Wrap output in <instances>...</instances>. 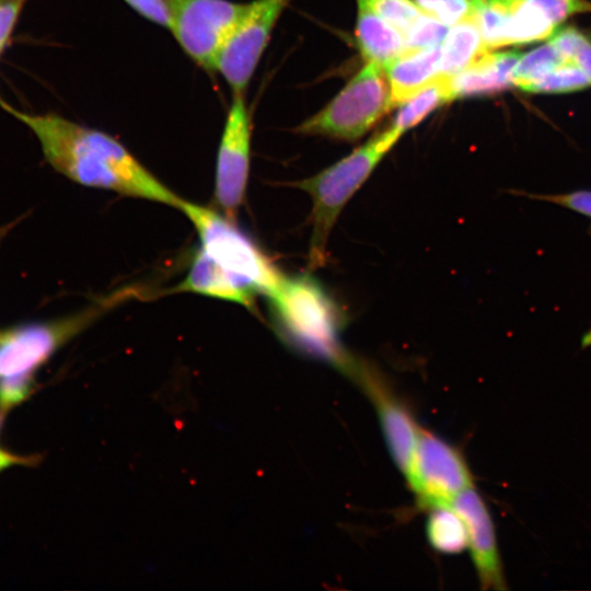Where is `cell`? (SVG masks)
I'll return each instance as SVG.
<instances>
[{"label":"cell","mask_w":591,"mask_h":591,"mask_svg":"<svg viewBox=\"0 0 591 591\" xmlns=\"http://www.w3.org/2000/svg\"><path fill=\"white\" fill-rule=\"evenodd\" d=\"M178 209L195 227L200 251L243 287L267 297L277 289L285 276L232 219L184 199Z\"/></svg>","instance_id":"5"},{"label":"cell","mask_w":591,"mask_h":591,"mask_svg":"<svg viewBox=\"0 0 591 591\" xmlns=\"http://www.w3.org/2000/svg\"><path fill=\"white\" fill-rule=\"evenodd\" d=\"M591 85L589 77L575 63L568 61L551 72L531 81L523 91L533 93H569Z\"/></svg>","instance_id":"22"},{"label":"cell","mask_w":591,"mask_h":591,"mask_svg":"<svg viewBox=\"0 0 591 591\" xmlns=\"http://www.w3.org/2000/svg\"><path fill=\"white\" fill-rule=\"evenodd\" d=\"M354 379L371 401L392 460L405 476L414 454L420 426L407 405L369 366L361 363Z\"/></svg>","instance_id":"11"},{"label":"cell","mask_w":591,"mask_h":591,"mask_svg":"<svg viewBox=\"0 0 591 591\" xmlns=\"http://www.w3.org/2000/svg\"><path fill=\"white\" fill-rule=\"evenodd\" d=\"M522 54L488 50L463 71L451 77L454 99L500 92L512 83V72Z\"/></svg>","instance_id":"13"},{"label":"cell","mask_w":591,"mask_h":591,"mask_svg":"<svg viewBox=\"0 0 591 591\" xmlns=\"http://www.w3.org/2000/svg\"><path fill=\"white\" fill-rule=\"evenodd\" d=\"M551 42L591 80V42L583 34L575 28H566L555 34Z\"/></svg>","instance_id":"24"},{"label":"cell","mask_w":591,"mask_h":591,"mask_svg":"<svg viewBox=\"0 0 591 591\" xmlns=\"http://www.w3.org/2000/svg\"><path fill=\"white\" fill-rule=\"evenodd\" d=\"M176 291L194 292L235 302L250 310L255 306L256 294L243 287L200 250Z\"/></svg>","instance_id":"15"},{"label":"cell","mask_w":591,"mask_h":591,"mask_svg":"<svg viewBox=\"0 0 591 591\" xmlns=\"http://www.w3.org/2000/svg\"><path fill=\"white\" fill-rule=\"evenodd\" d=\"M15 222H10L3 225H0V244L2 240L5 237V235L11 231V229L14 227Z\"/></svg>","instance_id":"31"},{"label":"cell","mask_w":591,"mask_h":591,"mask_svg":"<svg viewBox=\"0 0 591 591\" xmlns=\"http://www.w3.org/2000/svg\"><path fill=\"white\" fill-rule=\"evenodd\" d=\"M537 200L552 202L591 218V192L576 190L564 194H528Z\"/></svg>","instance_id":"28"},{"label":"cell","mask_w":591,"mask_h":591,"mask_svg":"<svg viewBox=\"0 0 591 591\" xmlns=\"http://www.w3.org/2000/svg\"><path fill=\"white\" fill-rule=\"evenodd\" d=\"M403 35L424 13L413 0H362Z\"/></svg>","instance_id":"23"},{"label":"cell","mask_w":591,"mask_h":591,"mask_svg":"<svg viewBox=\"0 0 591 591\" xmlns=\"http://www.w3.org/2000/svg\"><path fill=\"white\" fill-rule=\"evenodd\" d=\"M171 28L184 53L199 67L216 70L219 56L247 3L231 0H169Z\"/></svg>","instance_id":"7"},{"label":"cell","mask_w":591,"mask_h":591,"mask_svg":"<svg viewBox=\"0 0 591 591\" xmlns=\"http://www.w3.org/2000/svg\"><path fill=\"white\" fill-rule=\"evenodd\" d=\"M142 18L158 25L169 27L171 11L169 0H124Z\"/></svg>","instance_id":"29"},{"label":"cell","mask_w":591,"mask_h":591,"mask_svg":"<svg viewBox=\"0 0 591 591\" xmlns=\"http://www.w3.org/2000/svg\"><path fill=\"white\" fill-rule=\"evenodd\" d=\"M390 109L385 70L374 62H367L322 111L303 121L298 131L356 140Z\"/></svg>","instance_id":"6"},{"label":"cell","mask_w":591,"mask_h":591,"mask_svg":"<svg viewBox=\"0 0 591 591\" xmlns=\"http://www.w3.org/2000/svg\"><path fill=\"white\" fill-rule=\"evenodd\" d=\"M268 298L276 327L288 344L355 375L360 362L339 341L340 311L317 281L310 276L283 277Z\"/></svg>","instance_id":"2"},{"label":"cell","mask_w":591,"mask_h":591,"mask_svg":"<svg viewBox=\"0 0 591 591\" xmlns=\"http://www.w3.org/2000/svg\"><path fill=\"white\" fill-rule=\"evenodd\" d=\"M581 347H591V328L582 336Z\"/></svg>","instance_id":"32"},{"label":"cell","mask_w":591,"mask_h":591,"mask_svg":"<svg viewBox=\"0 0 591 591\" xmlns=\"http://www.w3.org/2000/svg\"><path fill=\"white\" fill-rule=\"evenodd\" d=\"M488 51L472 15L450 26L440 45V74L452 77Z\"/></svg>","instance_id":"17"},{"label":"cell","mask_w":591,"mask_h":591,"mask_svg":"<svg viewBox=\"0 0 591 591\" xmlns=\"http://www.w3.org/2000/svg\"><path fill=\"white\" fill-rule=\"evenodd\" d=\"M421 11L452 26L472 14V0H415Z\"/></svg>","instance_id":"26"},{"label":"cell","mask_w":591,"mask_h":591,"mask_svg":"<svg viewBox=\"0 0 591 591\" xmlns=\"http://www.w3.org/2000/svg\"><path fill=\"white\" fill-rule=\"evenodd\" d=\"M404 477L417 503L427 510L450 506L457 495L474 487L473 475L460 450L421 426Z\"/></svg>","instance_id":"8"},{"label":"cell","mask_w":591,"mask_h":591,"mask_svg":"<svg viewBox=\"0 0 591 591\" xmlns=\"http://www.w3.org/2000/svg\"><path fill=\"white\" fill-rule=\"evenodd\" d=\"M391 108L402 105L440 74V46L406 49L385 68Z\"/></svg>","instance_id":"14"},{"label":"cell","mask_w":591,"mask_h":591,"mask_svg":"<svg viewBox=\"0 0 591 591\" xmlns=\"http://www.w3.org/2000/svg\"><path fill=\"white\" fill-rule=\"evenodd\" d=\"M290 0H253L223 47L216 70L233 93H244L270 34Z\"/></svg>","instance_id":"9"},{"label":"cell","mask_w":591,"mask_h":591,"mask_svg":"<svg viewBox=\"0 0 591 591\" xmlns=\"http://www.w3.org/2000/svg\"><path fill=\"white\" fill-rule=\"evenodd\" d=\"M37 461L33 456L19 455L0 449V472L16 465H32Z\"/></svg>","instance_id":"30"},{"label":"cell","mask_w":591,"mask_h":591,"mask_svg":"<svg viewBox=\"0 0 591 591\" xmlns=\"http://www.w3.org/2000/svg\"><path fill=\"white\" fill-rule=\"evenodd\" d=\"M4 416H5V413L0 410V431H1V428H2V425H3ZM0 449H1V447H0Z\"/></svg>","instance_id":"33"},{"label":"cell","mask_w":591,"mask_h":591,"mask_svg":"<svg viewBox=\"0 0 591 591\" xmlns=\"http://www.w3.org/2000/svg\"><path fill=\"white\" fill-rule=\"evenodd\" d=\"M556 25L534 3L520 0L512 8L509 46L545 39L554 34Z\"/></svg>","instance_id":"20"},{"label":"cell","mask_w":591,"mask_h":591,"mask_svg":"<svg viewBox=\"0 0 591 591\" xmlns=\"http://www.w3.org/2000/svg\"><path fill=\"white\" fill-rule=\"evenodd\" d=\"M450 506L463 519L468 549L482 589L506 590L507 582L490 512L475 487L457 495Z\"/></svg>","instance_id":"12"},{"label":"cell","mask_w":591,"mask_h":591,"mask_svg":"<svg viewBox=\"0 0 591 591\" xmlns=\"http://www.w3.org/2000/svg\"><path fill=\"white\" fill-rule=\"evenodd\" d=\"M537 5L557 26L570 15L591 10L584 0H529Z\"/></svg>","instance_id":"27"},{"label":"cell","mask_w":591,"mask_h":591,"mask_svg":"<svg viewBox=\"0 0 591 591\" xmlns=\"http://www.w3.org/2000/svg\"><path fill=\"white\" fill-rule=\"evenodd\" d=\"M251 140L252 120L244 93H233L219 142L215 185L216 200L232 220L245 197Z\"/></svg>","instance_id":"10"},{"label":"cell","mask_w":591,"mask_h":591,"mask_svg":"<svg viewBox=\"0 0 591 591\" xmlns=\"http://www.w3.org/2000/svg\"><path fill=\"white\" fill-rule=\"evenodd\" d=\"M114 302L117 299L99 302L61 318L0 331V410L7 413L28 398L38 370Z\"/></svg>","instance_id":"3"},{"label":"cell","mask_w":591,"mask_h":591,"mask_svg":"<svg viewBox=\"0 0 591 591\" xmlns=\"http://www.w3.org/2000/svg\"><path fill=\"white\" fill-rule=\"evenodd\" d=\"M1 1V0H0Z\"/></svg>","instance_id":"34"},{"label":"cell","mask_w":591,"mask_h":591,"mask_svg":"<svg viewBox=\"0 0 591 591\" xmlns=\"http://www.w3.org/2000/svg\"><path fill=\"white\" fill-rule=\"evenodd\" d=\"M401 137L391 126L331 166L294 183L312 200L311 269L326 264L329 235L341 210Z\"/></svg>","instance_id":"4"},{"label":"cell","mask_w":591,"mask_h":591,"mask_svg":"<svg viewBox=\"0 0 591 591\" xmlns=\"http://www.w3.org/2000/svg\"><path fill=\"white\" fill-rule=\"evenodd\" d=\"M426 535L431 547L443 554H457L468 548L466 525L451 506L429 509Z\"/></svg>","instance_id":"19"},{"label":"cell","mask_w":591,"mask_h":591,"mask_svg":"<svg viewBox=\"0 0 591 591\" xmlns=\"http://www.w3.org/2000/svg\"><path fill=\"white\" fill-rule=\"evenodd\" d=\"M357 2V45L367 62L385 68L406 50L405 37L362 0Z\"/></svg>","instance_id":"16"},{"label":"cell","mask_w":591,"mask_h":591,"mask_svg":"<svg viewBox=\"0 0 591 591\" xmlns=\"http://www.w3.org/2000/svg\"><path fill=\"white\" fill-rule=\"evenodd\" d=\"M450 26L422 13L405 33L406 49H426L442 44Z\"/></svg>","instance_id":"25"},{"label":"cell","mask_w":591,"mask_h":591,"mask_svg":"<svg viewBox=\"0 0 591 591\" xmlns=\"http://www.w3.org/2000/svg\"><path fill=\"white\" fill-rule=\"evenodd\" d=\"M568 61L569 60H567L549 40V43L521 55L513 68L512 83L523 90L531 81L551 72Z\"/></svg>","instance_id":"21"},{"label":"cell","mask_w":591,"mask_h":591,"mask_svg":"<svg viewBox=\"0 0 591 591\" xmlns=\"http://www.w3.org/2000/svg\"><path fill=\"white\" fill-rule=\"evenodd\" d=\"M0 107L33 132L47 163L67 178L84 186L179 207L183 199L111 135L55 113L19 111L1 97Z\"/></svg>","instance_id":"1"},{"label":"cell","mask_w":591,"mask_h":591,"mask_svg":"<svg viewBox=\"0 0 591 591\" xmlns=\"http://www.w3.org/2000/svg\"><path fill=\"white\" fill-rule=\"evenodd\" d=\"M453 100L455 99L451 86V77L439 74L399 105L401 108L391 126L403 135L430 113Z\"/></svg>","instance_id":"18"}]
</instances>
